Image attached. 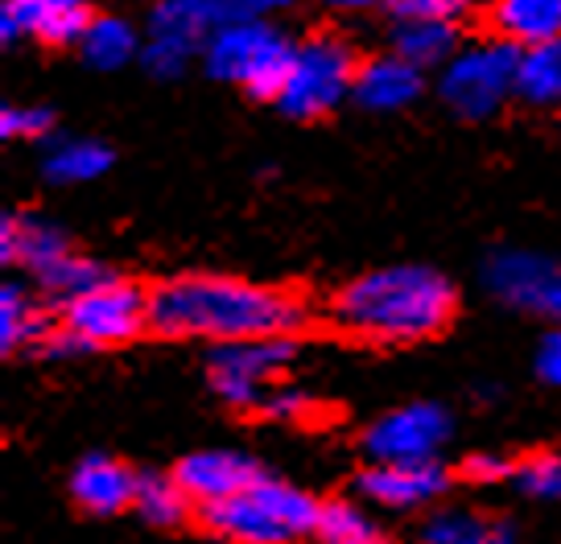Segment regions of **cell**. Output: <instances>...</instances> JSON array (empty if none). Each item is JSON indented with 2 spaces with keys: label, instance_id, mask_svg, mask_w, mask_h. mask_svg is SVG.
Listing matches in <instances>:
<instances>
[{
  "label": "cell",
  "instance_id": "cell-1",
  "mask_svg": "<svg viewBox=\"0 0 561 544\" xmlns=\"http://www.w3.org/2000/svg\"><path fill=\"white\" fill-rule=\"evenodd\" d=\"M149 326L170 338H294L306 326V305L285 289L252 285L219 273H191L161 281L149 293Z\"/></svg>",
  "mask_w": 561,
  "mask_h": 544
},
{
  "label": "cell",
  "instance_id": "cell-2",
  "mask_svg": "<svg viewBox=\"0 0 561 544\" xmlns=\"http://www.w3.org/2000/svg\"><path fill=\"white\" fill-rule=\"evenodd\" d=\"M339 331L368 343H421L455 317V285L425 264H392L339 289L331 305Z\"/></svg>",
  "mask_w": 561,
  "mask_h": 544
},
{
  "label": "cell",
  "instance_id": "cell-3",
  "mask_svg": "<svg viewBox=\"0 0 561 544\" xmlns=\"http://www.w3.org/2000/svg\"><path fill=\"white\" fill-rule=\"evenodd\" d=\"M318 511L306 491L261 474L248 491L203 508V524L231 544H301L314 541Z\"/></svg>",
  "mask_w": 561,
  "mask_h": 544
},
{
  "label": "cell",
  "instance_id": "cell-4",
  "mask_svg": "<svg viewBox=\"0 0 561 544\" xmlns=\"http://www.w3.org/2000/svg\"><path fill=\"white\" fill-rule=\"evenodd\" d=\"M289 58H294V42L256 13L219 21L203 46V67L210 79L244 88L248 95L273 100V104L289 71Z\"/></svg>",
  "mask_w": 561,
  "mask_h": 544
},
{
  "label": "cell",
  "instance_id": "cell-5",
  "mask_svg": "<svg viewBox=\"0 0 561 544\" xmlns=\"http://www.w3.org/2000/svg\"><path fill=\"white\" fill-rule=\"evenodd\" d=\"M359 58L339 34H310L294 42V58L280 83L277 107L289 120H318L351 100Z\"/></svg>",
  "mask_w": 561,
  "mask_h": 544
},
{
  "label": "cell",
  "instance_id": "cell-6",
  "mask_svg": "<svg viewBox=\"0 0 561 544\" xmlns=\"http://www.w3.org/2000/svg\"><path fill=\"white\" fill-rule=\"evenodd\" d=\"M520 74V46L504 37L458 46V54L442 67L438 95L462 120H488L516 95Z\"/></svg>",
  "mask_w": 561,
  "mask_h": 544
},
{
  "label": "cell",
  "instance_id": "cell-7",
  "mask_svg": "<svg viewBox=\"0 0 561 544\" xmlns=\"http://www.w3.org/2000/svg\"><path fill=\"white\" fill-rule=\"evenodd\" d=\"M294 338H244V343H215L207 359L210 387L231 408H261L277 387L285 368L294 363Z\"/></svg>",
  "mask_w": 561,
  "mask_h": 544
},
{
  "label": "cell",
  "instance_id": "cell-8",
  "mask_svg": "<svg viewBox=\"0 0 561 544\" xmlns=\"http://www.w3.org/2000/svg\"><path fill=\"white\" fill-rule=\"evenodd\" d=\"M219 21L224 18L210 0H158L145 21L140 67L158 79H178L194 58H203V46Z\"/></svg>",
  "mask_w": 561,
  "mask_h": 544
},
{
  "label": "cell",
  "instance_id": "cell-9",
  "mask_svg": "<svg viewBox=\"0 0 561 544\" xmlns=\"http://www.w3.org/2000/svg\"><path fill=\"white\" fill-rule=\"evenodd\" d=\"M149 326V293H140L137 285L107 277L104 285L88 289L83 298L62 305V331L79 338L83 347H116L137 338Z\"/></svg>",
  "mask_w": 561,
  "mask_h": 544
},
{
  "label": "cell",
  "instance_id": "cell-10",
  "mask_svg": "<svg viewBox=\"0 0 561 544\" xmlns=\"http://www.w3.org/2000/svg\"><path fill=\"white\" fill-rule=\"evenodd\" d=\"M483 285L491 298L504 301L508 310L561 326V261L553 256L525 252V247L491 252L483 264Z\"/></svg>",
  "mask_w": 561,
  "mask_h": 544
},
{
  "label": "cell",
  "instance_id": "cell-11",
  "mask_svg": "<svg viewBox=\"0 0 561 544\" xmlns=\"http://www.w3.org/2000/svg\"><path fill=\"white\" fill-rule=\"evenodd\" d=\"M450 413L434 401H413L371 421L364 433V454L371 462H438L450 441Z\"/></svg>",
  "mask_w": 561,
  "mask_h": 544
},
{
  "label": "cell",
  "instance_id": "cell-12",
  "mask_svg": "<svg viewBox=\"0 0 561 544\" xmlns=\"http://www.w3.org/2000/svg\"><path fill=\"white\" fill-rule=\"evenodd\" d=\"M91 0H0V37L42 42V46H79L88 34Z\"/></svg>",
  "mask_w": 561,
  "mask_h": 544
},
{
  "label": "cell",
  "instance_id": "cell-13",
  "mask_svg": "<svg viewBox=\"0 0 561 544\" xmlns=\"http://www.w3.org/2000/svg\"><path fill=\"white\" fill-rule=\"evenodd\" d=\"M359 491L388 511H413L438 504L450 491V474L438 462H371L359 474Z\"/></svg>",
  "mask_w": 561,
  "mask_h": 544
},
{
  "label": "cell",
  "instance_id": "cell-14",
  "mask_svg": "<svg viewBox=\"0 0 561 544\" xmlns=\"http://www.w3.org/2000/svg\"><path fill=\"white\" fill-rule=\"evenodd\" d=\"M174 474L182 491L191 495V504L210 508V504H224L231 495L248 491L261 478V466L244 450H198V454L182 458Z\"/></svg>",
  "mask_w": 561,
  "mask_h": 544
},
{
  "label": "cell",
  "instance_id": "cell-15",
  "mask_svg": "<svg viewBox=\"0 0 561 544\" xmlns=\"http://www.w3.org/2000/svg\"><path fill=\"white\" fill-rule=\"evenodd\" d=\"M425 88V71L404 62L401 54H371L359 62V74H355V91L351 100L368 112H401L421 95Z\"/></svg>",
  "mask_w": 561,
  "mask_h": 544
},
{
  "label": "cell",
  "instance_id": "cell-16",
  "mask_svg": "<svg viewBox=\"0 0 561 544\" xmlns=\"http://www.w3.org/2000/svg\"><path fill=\"white\" fill-rule=\"evenodd\" d=\"M70 240L62 231L46 223V219H34V215H4L0 223V261L4 264H18L25 273H50L58 261H67Z\"/></svg>",
  "mask_w": 561,
  "mask_h": 544
},
{
  "label": "cell",
  "instance_id": "cell-17",
  "mask_svg": "<svg viewBox=\"0 0 561 544\" xmlns=\"http://www.w3.org/2000/svg\"><path fill=\"white\" fill-rule=\"evenodd\" d=\"M70 495L75 504L91 516H116V511L133 508V495H137V474L128 471L124 462L107 454L83 458L75 474H70Z\"/></svg>",
  "mask_w": 561,
  "mask_h": 544
},
{
  "label": "cell",
  "instance_id": "cell-18",
  "mask_svg": "<svg viewBox=\"0 0 561 544\" xmlns=\"http://www.w3.org/2000/svg\"><path fill=\"white\" fill-rule=\"evenodd\" d=\"M491 37L512 46H545L561 37V0H491L488 4Z\"/></svg>",
  "mask_w": 561,
  "mask_h": 544
},
{
  "label": "cell",
  "instance_id": "cell-19",
  "mask_svg": "<svg viewBox=\"0 0 561 544\" xmlns=\"http://www.w3.org/2000/svg\"><path fill=\"white\" fill-rule=\"evenodd\" d=\"M458 21L446 18H397L388 30V50L401 54L404 62H413L421 71L446 67L458 54Z\"/></svg>",
  "mask_w": 561,
  "mask_h": 544
},
{
  "label": "cell",
  "instance_id": "cell-20",
  "mask_svg": "<svg viewBox=\"0 0 561 544\" xmlns=\"http://www.w3.org/2000/svg\"><path fill=\"white\" fill-rule=\"evenodd\" d=\"M140 46H145V34L133 21L116 18V13H95L79 42V54L95 71H121L133 58H140Z\"/></svg>",
  "mask_w": 561,
  "mask_h": 544
},
{
  "label": "cell",
  "instance_id": "cell-21",
  "mask_svg": "<svg viewBox=\"0 0 561 544\" xmlns=\"http://www.w3.org/2000/svg\"><path fill=\"white\" fill-rule=\"evenodd\" d=\"M42 170L54 186H83V182H95L112 170V149L91 141V137H62L46 149Z\"/></svg>",
  "mask_w": 561,
  "mask_h": 544
},
{
  "label": "cell",
  "instance_id": "cell-22",
  "mask_svg": "<svg viewBox=\"0 0 561 544\" xmlns=\"http://www.w3.org/2000/svg\"><path fill=\"white\" fill-rule=\"evenodd\" d=\"M516 100H525L533 107H561V37L520 50Z\"/></svg>",
  "mask_w": 561,
  "mask_h": 544
},
{
  "label": "cell",
  "instance_id": "cell-23",
  "mask_svg": "<svg viewBox=\"0 0 561 544\" xmlns=\"http://www.w3.org/2000/svg\"><path fill=\"white\" fill-rule=\"evenodd\" d=\"M46 338H50V326L37 310V301L18 281H9L0 289V343H4V351L46 347Z\"/></svg>",
  "mask_w": 561,
  "mask_h": 544
},
{
  "label": "cell",
  "instance_id": "cell-24",
  "mask_svg": "<svg viewBox=\"0 0 561 544\" xmlns=\"http://www.w3.org/2000/svg\"><path fill=\"white\" fill-rule=\"evenodd\" d=\"M186 508H191V495L182 491L178 474H158V471L137 474L133 511H137L145 524L174 528V524H182V520H186Z\"/></svg>",
  "mask_w": 561,
  "mask_h": 544
},
{
  "label": "cell",
  "instance_id": "cell-25",
  "mask_svg": "<svg viewBox=\"0 0 561 544\" xmlns=\"http://www.w3.org/2000/svg\"><path fill=\"white\" fill-rule=\"evenodd\" d=\"M376 528L364 516V508L355 504H322L318 511V528H314V544H376Z\"/></svg>",
  "mask_w": 561,
  "mask_h": 544
},
{
  "label": "cell",
  "instance_id": "cell-26",
  "mask_svg": "<svg viewBox=\"0 0 561 544\" xmlns=\"http://www.w3.org/2000/svg\"><path fill=\"white\" fill-rule=\"evenodd\" d=\"M104 281H107L104 268H100L95 261H88V256H79V252H70L67 261H58L50 273L37 277V285H42L50 298L62 301V305L75 298H83L88 289H95V285H104Z\"/></svg>",
  "mask_w": 561,
  "mask_h": 544
},
{
  "label": "cell",
  "instance_id": "cell-27",
  "mask_svg": "<svg viewBox=\"0 0 561 544\" xmlns=\"http://www.w3.org/2000/svg\"><path fill=\"white\" fill-rule=\"evenodd\" d=\"M495 528H488L467 508H442L421 524L417 544H488Z\"/></svg>",
  "mask_w": 561,
  "mask_h": 544
},
{
  "label": "cell",
  "instance_id": "cell-28",
  "mask_svg": "<svg viewBox=\"0 0 561 544\" xmlns=\"http://www.w3.org/2000/svg\"><path fill=\"white\" fill-rule=\"evenodd\" d=\"M512 487L528 499H561V458L558 454H528L512 466Z\"/></svg>",
  "mask_w": 561,
  "mask_h": 544
},
{
  "label": "cell",
  "instance_id": "cell-29",
  "mask_svg": "<svg viewBox=\"0 0 561 544\" xmlns=\"http://www.w3.org/2000/svg\"><path fill=\"white\" fill-rule=\"evenodd\" d=\"M50 128H54L50 107L9 104L0 112V137H4V141H42Z\"/></svg>",
  "mask_w": 561,
  "mask_h": 544
},
{
  "label": "cell",
  "instance_id": "cell-30",
  "mask_svg": "<svg viewBox=\"0 0 561 544\" xmlns=\"http://www.w3.org/2000/svg\"><path fill=\"white\" fill-rule=\"evenodd\" d=\"M479 0H397L392 13L397 18H446V21H462L471 13Z\"/></svg>",
  "mask_w": 561,
  "mask_h": 544
},
{
  "label": "cell",
  "instance_id": "cell-31",
  "mask_svg": "<svg viewBox=\"0 0 561 544\" xmlns=\"http://www.w3.org/2000/svg\"><path fill=\"white\" fill-rule=\"evenodd\" d=\"M264 417H273V421H306L310 417V401L294 392V387H273L268 392V401L261 404Z\"/></svg>",
  "mask_w": 561,
  "mask_h": 544
},
{
  "label": "cell",
  "instance_id": "cell-32",
  "mask_svg": "<svg viewBox=\"0 0 561 544\" xmlns=\"http://www.w3.org/2000/svg\"><path fill=\"white\" fill-rule=\"evenodd\" d=\"M512 466H516V462L483 450V454H471L462 462V474H467L471 483H504V478H512Z\"/></svg>",
  "mask_w": 561,
  "mask_h": 544
},
{
  "label": "cell",
  "instance_id": "cell-33",
  "mask_svg": "<svg viewBox=\"0 0 561 544\" xmlns=\"http://www.w3.org/2000/svg\"><path fill=\"white\" fill-rule=\"evenodd\" d=\"M537 375H541L549 387H561V326L545 334L541 343H537Z\"/></svg>",
  "mask_w": 561,
  "mask_h": 544
},
{
  "label": "cell",
  "instance_id": "cell-34",
  "mask_svg": "<svg viewBox=\"0 0 561 544\" xmlns=\"http://www.w3.org/2000/svg\"><path fill=\"white\" fill-rule=\"evenodd\" d=\"M331 13H347V18H355V13H376V9H392L397 0H322Z\"/></svg>",
  "mask_w": 561,
  "mask_h": 544
},
{
  "label": "cell",
  "instance_id": "cell-35",
  "mask_svg": "<svg viewBox=\"0 0 561 544\" xmlns=\"http://www.w3.org/2000/svg\"><path fill=\"white\" fill-rule=\"evenodd\" d=\"M301 0H244V13L268 18V13H285V9H298Z\"/></svg>",
  "mask_w": 561,
  "mask_h": 544
},
{
  "label": "cell",
  "instance_id": "cell-36",
  "mask_svg": "<svg viewBox=\"0 0 561 544\" xmlns=\"http://www.w3.org/2000/svg\"><path fill=\"white\" fill-rule=\"evenodd\" d=\"M215 9H219V18H244V0H210Z\"/></svg>",
  "mask_w": 561,
  "mask_h": 544
},
{
  "label": "cell",
  "instance_id": "cell-37",
  "mask_svg": "<svg viewBox=\"0 0 561 544\" xmlns=\"http://www.w3.org/2000/svg\"><path fill=\"white\" fill-rule=\"evenodd\" d=\"M488 544H516V541H512L508 532H491V536H488Z\"/></svg>",
  "mask_w": 561,
  "mask_h": 544
},
{
  "label": "cell",
  "instance_id": "cell-38",
  "mask_svg": "<svg viewBox=\"0 0 561 544\" xmlns=\"http://www.w3.org/2000/svg\"><path fill=\"white\" fill-rule=\"evenodd\" d=\"M376 544H385V541H376Z\"/></svg>",
  "mask_w": 561,
  "mask_h": 544
}]
</instances>
